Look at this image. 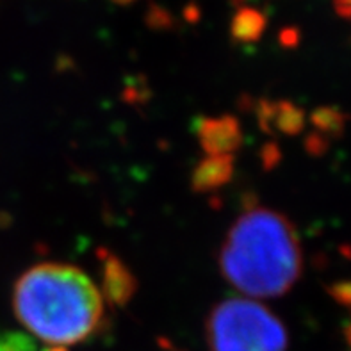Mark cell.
<instances>
[{"label": "cell", "mask_w": 351, "mask_h": 351, "mask_svg": "<svg viewBox=\"0 0 351 351\" xmlns=\"http://www.w3.org/2000/svg\"><path fill=\"white\" fill-rule=\"evenodd\" d=\"M223 278L252 298H278L302 275L298 234L284 214L250 207L228 230L219 250Z\"/></svg>", "instance_id": "cell-1"}, {"label": "cell", "mask_w": 351, "mask_h": 351, "mask_svg": "<svg viewBox=\"0 0 351 351\" xmlns=\"http://www.w3.org/2000/svg\"><path fill=\"white\" fill-rule=\"evenodd\" d=\"M13 311L29 334L53 348H64L97 332L104 317V300L79 267L43 263L16 280Z\"/></svg>", "instance_id": "cell-2"}, {"label": "cell", "mask_w": 351, "mask_h": 351, "mask_svg": "<svg viewBox=\"0 0 351 351\" xmlns=\"http://www.w3.org/2000/svg\"><path fill=\"white\" fill-rule=\"evenodd\" d=\"M209 351H285L287 330L271 311L254 300L218 303L205 321Z\"/></svg>", "instance_id": "cell-3"}, {"label": "cell", "mask_w": 351, "mask_h": 351, "mask_svg": "<svg viewBox=\"0 0 351 351\" xmlns=\"http://www.w3.org/2000/svg\"><path fill=\"white\" fill-rule=\"evenodd\" d=\"M196 138L207 156H232L243 145V129L236 116H204L196 121Z\"/></svg>", "instance_id": "cell-4"}, {"label": "cell", "mask_w": 351, "mask_h": 351, "mask_svg": "<svg viewBox=\"0 0 351 351\" xmlns=\"http://www.w3.org/2000/svg\"><path fill=\"white\" fill-rule=\"evenodd\" d=\"M102 271V298L112 307H127L138 293V278L118 255L106 248L97 252Z\"/></svg>", "instance_id": "cell-5"}, {"label": "cell", "mask_w": 351, "mask_h": 351, "mask_svg": "<svg viewBox=\"0 0 351 351\" xmlns=\"http://www.w3.org/2000/svg\"><path fill=\"white\" fill-rule=\"evenodd\" d=\"M261 129L266 134L298 136L305 127V112L289 100H261L257 106Z\"/></svg>", "instance_id": "cell-6"}, {"label": "cell", "mask_w": 351, "mask_h": 351, "mask_svg": "<svg viewBox=\"0 0 351 351\" xmlns=\"http://www.w3.org/2000/svg\"><path fill=\"white\" fill-rule=\"evenodd\" d=\"M234 156H207L195 166L191 189L195 193H213L232 180Z\"/></svg>", "instance_id": "cell-7"}, {"label": "cell", "mask_w": 351, "mask_h": 351, "mask_svg": "<svg viewBox=\"0 0 351 351\" xmlns=\"http://www.w3.org/2000/svg\"><path fill=\"white\" fill-rule=\"evenodd\" d=\"M266 14L252 5H241L232 16L230 38L236 43H255L263 38L266 31Z\"/></svg>", "instance_id": "cell-8"}, {"label": "cell", "mask_w": 351, "mask_h": 351, "mask_svg": "<svg viewBox=\"0 0 351 351\" xmlns=\"http://www.w3.org/2000/svg\"><path fill=\"white\" fill-rule=\"evenodd\" d=\"M312 125L326 136H339L344 130V114L335 107H317L311 114Z\"/></svg>", "instance_id": "cell-9"}, {"label": "cell", "mask_w": 351, "mask_h": 351, "mask_svg": "<svg viewBox=\"0 0 351 351\" xmlns=\"http://www.w3.org/2000/svg\"><path fill=\"white\" fill-rule=\"evenodd\" d=\"M0 351H36L34 339L20 332L0 334Z\"/></svg>", "instance_id": "cell-10"}, {"label": "cell", "mask_w": 351, "mask_h": 351, "mask_svg": "<svg viewBox=\"0 0 351 351\" xmlns=\"http://www.w3.org/2000/svg\"><path fill=\"white\" fill-rule=\"evenodd\" d=\"M147 22L148 25L156 27V29H169V27L173 25V18L171 14L162 8H157V5H152L150 11H148V16H147Z\"/></svg>", "instance_id": "cell-11"}, {"label": "cell", "mask_w": 351, "mask_h": 351, "mask_svg": "<svg viewBox=\"0 0 351 351\" xmlns=\"http://www.w3.org/2000/svg\"><path fill=\"white\" fill-rule=\"evenodd\" d=\"M330 296L344 307H351V282H337L328 289Z\"/></svg>", "instance_id": "cell-12"}, {"label": "cell", "mask_w": 351, "mask_h": 351, "mask_svg": "<svg viewBox=\"0 0 351 351\" xmlns=\"http://www.w3.org/2000/svg\"><path fill=\"white\" fill-rule=\"evenodd\" d=\"M305 145H307V150L311 152L312 156H321L328 148V141L321 134H311Z\"/></svg>", "instance_id": "cell-13"}, {"label": "cell", "mask_w": 351, "mask_h": 351, "mask_svg": "<svg viewBox=\"0 0 351 351\" xmlns=\"http://www.w3.org/2000/svg\"><path fill=\"white\" fill-rule=\"evenodd\" d=\"M280 43L287 49L291 47H296L300 43V32L294 29V27H287V29H282L280 31Z\"/></svg>", "instance_id": "cell-14"}, {"label": "cell", "mask_w": 351, "mask_h": 351, "mask_svg": "<svg viewBox=\"0 0 351 351\" xmlns=\"http://www.w3.org/2000/svg\"><path fill=\"white\" fill-rule=\"evenodd\" d=\"M334 8L341 16L351 20V0H334Z\"/></svg>", "instance_id": "cell-15"}, {"label": "cell", "mask_w": 351, "mask_h": 351, "mask_svg": "<svg viewBox=\"0 0 351 351\" xmlns=\"http://www.w3.org/2000/svg\"><path fill=\"white\" fill-rule=\"evenodd\" d=\"M112 4H118V5H129L132 4V2H136V0H111Z\"/></svg>", "instance_id": "cell-16"}, {"label": "cell", "mask_w": 351, "mask_h": 351, "mask_svg": "<svg viewBox=\"0 0 351 351\" xmlns=\"http://www.w3.org/2000/svg\"><path fill=\"white\" fill-rule=\"evenodd\" d=\"M47 351H66V350H64V348H50V350H47Z\"/></svg>", "instance_id": "cell-17"}, {"label": "cell", "mask_w": 351, "mask_h": 351, "mask_svg": "<svg viewBox=\"0 0 351 351\" xmlns=\"http://www.w3.org/2000/svg\"><path fill=\"white\" fill-rule=\"evenodd\" d=\"M348 339H350V343H351V328L348 330Z\"/></svg>", "instance_id": "cell-18"}]
</instances>
